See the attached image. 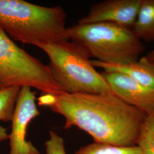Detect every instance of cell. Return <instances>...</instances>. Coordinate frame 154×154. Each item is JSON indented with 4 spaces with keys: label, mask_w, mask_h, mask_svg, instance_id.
Instances as JSON below:
<instances>
[{
    "label": "cell",
    "mask_w": 154,
    "mask_h": 154,
    "mask_svg": "<svg viewBox=\"0 0 154 154\" xmlns=\"http://www.w3.org/2000/svg\"><path fill=\"white\" fill-rule=\"evenodd\" d=\"M37 100L64 117L65 130L77 127L95 143L117 146L136 145L146 116L110 94L42 93Z\"/></svg>",
    "instance_id": "6da1fadb"
},
{
    "label": "cell",
    "mask_w": 154,
    "mask_h": 154,
    "mask_svg": "<svg viewBox=\"0 0 154 154\" xmlns=\"http://www.w3.org/2000/svg\"><path fill=\"white\" fill-rule=\"evenodd\" d=\"M66 13L23 0H0V28L13 41L40 46L69 41Z\"/></svg>",
    "instance_id": "7a4b0ae2"
},
{
    "label": "cell",
    "mask_w": 154,
    "mask_h": 154,
    "mask_svg": "<svg viewBox=\"0 0 154 154\" xmlns=\"http://www.w3.org/2000/svg\"><path fill=\"white\" fill-rule=\"evenodd\" d=\"M69 41L107 64L138 61L144 46L131 29L109 22L78 23L67 28Z\"/></svg>",
    "instance_id": "3957f363"
},
{
    "label": "cell",
    "mask_w": 154,
    "mask_h": 154,
    "mask_svg": "<svg viewBox=\"0 0 154 154\" xmlns=\"http://www.w3.org/2000/svg\"><path fill=\"white\" fill-rule=\"evenodd\" d=\"M39 48L49 57L52 77L63 93L115 95L92 65L88 53L79 45L67 41Z\"/></svg>",
    "instance_id": "277c9868"
},
{
    "label": "cell",
    "mask_w": 154,
    "mask_h": 154,
    "mask_svg": "<svg viewBox=\"0 0 154 154\" xmlns=\"http://www.w3.org/2000/svg\"><path fill=\"white\" fill-rule=\"evenodd\" d=\"M29 86L42 93H63L49 67L19 47L0 28V89Z\"/></svg>",
    "instance_id": "5b68a950"
},
{
    "label": "cell",
    "mask_w": 154,
    "mask_h": 154,
    "mask_svg": "<svg viewBox=\"0 0 154 154\" xmlns=\"http://www.w3.org/2000/svg\"><path fill=\"white\" fill-rule=\"evenodd\" d=\"M36 93L29 86L21 88L11 119L9 134L10 154H40L26 139L28 125L40 113L36 105Z\"/></svg>",
    "instance_id": "8992f818"
},
{
    "label": "cell",
    "mask_w": 154,
    "mask_h": 154,
    "mask_svg": "<svg viewBox=\"0 0 154 154\" xmlns=\"http://www.w3.org/2000/svg\"><path fill=\"white\" fill-rule=\"evenodd\" d=\"M142 0H106L94 4L78 23L109 22L131 29Z\"/></svg>",
    "instance_id": "52a82bcc"
},
{
    "label": "cell",
    "mask_w": 154,
    "mask_h": 154,
    "mask_svg": "<svg viewBox=\"0 0 154 154\" xmlns=\"http://www.w3.org/2000/svg\"><path fill=\"white\" fill-rule=\"evenodd\" d=\"M115 95L146 115L154 111V88L146 87L118 72L101 73Z\"/></svg>",
    "instance_id": "ba28073f"
},
{
    "label": "cell",
    "mask_w": 154,
    "mask_h": 154,
    "mask_svg": "<svg viewBox=\"0 0 154 154\" xmlns=\"http://www.w3.org/2000/svg\"><path fill=\"white\" fill-rule=\"evenodd\" d=\"M91 62L94 67L101 68L104 71L122 73L146 87L154 88V63L149 61L146 56L127 63L107 64L96 60Z\"/></svg>",
    "instance_id": "9c48e42d"
},
{
    "label": "cell",
    "mask_w": 154,
    "mask_h": 154,
    "mask_svg": "<svg viewBox=\"0 0 154 154\" xmlns=\"http://www.w3.org/2000/svg\"><path fill=\"white\" fill-rule=\"evenodd\" d=\"M132 30L139 38L154 41V0H142Z\"/></svg>",
    "instance_id": "30bf717a"
},
{
    "label": "cell",
    "mask_w": 154,
    "mask_h": 154,
    "mask_svg": "<svg viewBox=\"0 0 154 154\" xmlns=\"http://www.w3.org/2000/svg\"><path fill=\"white\" fill-rule=\"evenodd\" d=\"M136 146L140 149V154H154V111L146 116Z\"/></svg>",
    "instance_id": "8fae6325"
},
{
    "label": "cell",
    "mask_w": 154,
    "mask_h": 154,
    "mask_svg": "<svg viewBox=\"0 0 154 154\" xmlns=\"http://www.w3.org/2000/svg\"><path fill=\"white\" fill-rule=\"evenodd\" d=\"M75 154H140V151L136 145L117 146L94 142L81 147Z\"/></svg>",
    "instance_id": "7c38bea8"
},
{
    "label": "cell",
    "mask_w": 154,
    "mask_h": 154,
    "mask_svg": "<svg viewBox=\"0 0 154 154\" xmlns=\"http://www.w3.org/2000/svg\"><path fill=\"white\" fill-rule=\"evenodd\" d=\"M20 89L19 86L0 89V121L11 122Z\"/></svg>",
    "instance_id": "4fadbf2b"
},
{
    "label": "cell",
    "mask_w": 154,
    "mask_h": 154,
    "mask_svg": "<svg viewBox=\"0 0 154 154\" xmlns=\"http://www.w3.org/2000/svg\"><path fill=\"white\" fill-rule=\"evenodd\" d=\"M49 135V139L45 143L46 154H67L63 139L53 131H50Z\"/></svg>",
    "instance_id": "5bb4252c"
},
{
    "label": "cell",
    "mask_w": 154,
    "mask_h": 154,
    "mask_svg": "<svg viewBox=\"0 0 154 154\" xmlns=\"http://www.w3.org/2000/svg\"><path fill=\"white\" fill-rule=\"evenodd\" d=\"M9 134L8 133L7 129L0 125V142L9 139Z\"/></svg>",
    "instance_id": "9a60e30c"
},
{
    "label": "cell",
    "mask_w": 154,
    "mask_h": 154,
    "mask_svg": "<svg viewBox=\"0 0 154 154\" xmlns=\"http://www.w3.org/2000/svg\"><path fill=\"white\" fill-rule=\"evenodd\" d=\"M146 57L149 61L154 63V48L150 52H149L147 55H146Z\"/></svg>",
    "instance_id": "2e32d148"
}]
</instances>
